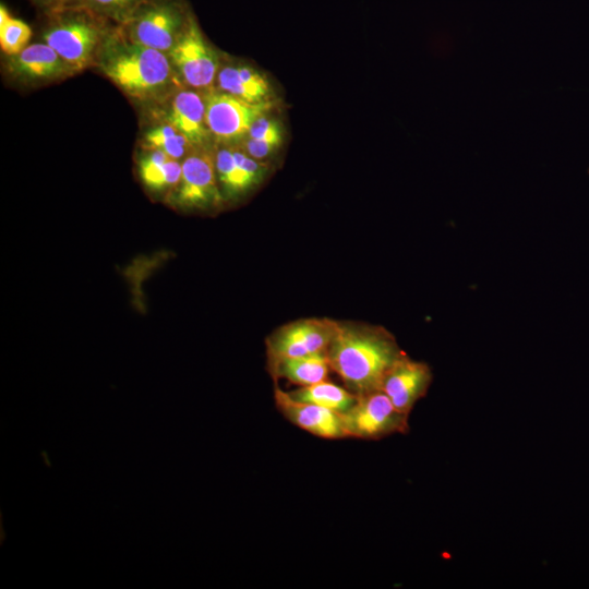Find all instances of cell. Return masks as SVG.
<instances>
[{
    "label": "cell",
    "mask_w": 589,
    "mask_h": 589,
    "mask_svg": "<svg viewBox=\"0 0 589 589\" xmlns=\"http://www.w3.org/2000/svg\"><path fill=\"white\" fill-rule=\"evenodd\" d=\"M326 353L330 370L356 395L381 389L388 371L406 354L385 327L339 321Z\"/></svg>",
    "instance_id": "6da1fadb"
},
{
    "label": "cell",
    "mask_w": 589,
    "mask_h": 589,
    "mask_svg": "<svg viewBox=\"0 0 589 589\" xmlns=\"http://www.w3.org/2000/svg\"><path fill=\"white\" fill-rule=\"evenodd\" d=\"M100 68L117 86L137 98L163 91L171 77L165 52L131 40L108 46Z\"/></svg>",
    "instance_id": "7a4b0ae2"
},
{
    "label": "cell",
    "mask_w": 589,
    "mask_h": 589,
    "mask_svg": "<svg viewBox=\"0 0 589 589\" xmlns=\"http://www.w3.org/2000/svg\"><path fill=\"white\" fill-rule=\"evenodd\" d=\"M341 417L349 437L377 440L409 432V416L400 412L381 389L357 395L353 406Z\"/></svg>",
    "instance_id": "3957f363"
},
{
    "label": "cell",
    "mask_w": 589,
    "mask_h": 589,
    "mask_svg": "<svg viewBox=\"0 0 589 589\" xmlns=\"http://www.w3.org/2000/svg\"><path fill=\"white\" fill-rule=\"evenodd\" d=\"M337 321L311 317L287 323L266 338L267 365L286 358L326 351Z\"/></svg>",
    "instance_id": "277c9868"
},
{
    "label": "cell",
    "mask_w": 589,
    "mask_h": 589,
    "mask_svg": "<svg viewBox=\"0 0 589 589\" xmlns=\"http://www.w3.org/2000/svg\"><path fill=\"white\" fill-rule=\"evenodd\" d=\"M169 55L173 65L189 86L196 89H207L213 86L219 71L218 57L193 19L188 20Z\"/></svg>",
    "instance_id": "5b68a950"
},
{
    "label": "cell",
    "mask_w": 589,
    "mask_h": 589,
    "mask_svg": "<svg viewBox=\"0 0 589 589\" xmlns=\"http://www.w3.org/2000/svg\"><path fill=\"white\" fill-rule=\"evenodd\" d=\"M206 123L219 142L245 139L253 123L272 109L271 101L251 104L227 93H213L206 98Z\"/></svg>",
    "instance_id": "8992f818"
},
{
    "label": "cell",
    "mask_w": 589,
    "mask_h": 589,
    "mask_svg": "<svg viewBox=\"0 0 589 589\" xmlns=\"http://www.w3.org/2000/svg\"><path fill=\"white\" fill-rule=\"evenodd\" d=\"M182 172L176 190V201L181 207L204 208L217 204L221 195L217 184L215 156L197 146L181 163Z\"/></svg>",
    "instance_id": "52a82bcc"
},
{
    "label": "cell",
    "mask_w": 589,
    "mask_h": 589,
    "mask_svg": "<svg viewBox=\"0 0 589 589\" xmlns=\"http://www.w3.org/2000/svg\"><path fill=\"white\" fill-rule=\"evenodd\" d=\"M179 5L156 3L140 13L130 26V40L163 52L170 51L187 22Z\"/></svg>",
    "instance_id": "ba28073f"
},
{
    "label": "cell",
    "mask_w": 589,
    "mask_h": 589,
    "mask_svg": "<svg viewBox=\"0 0 589 589\" xmlns=\"http://www.w3.org/2000/svg\"><path fill=\"white\" fill-rule=\"evenodd\" d=\"M44 39L74 71L92 59L100 31L92 21L76 16L59 22L46 32Z\"/></svg>",
    "instance_id": "9c48e42d"
},
{
    "label": "cell",
    "mask_w": 589,
    "mask_h": 589,
    "mask_svg": "<svg viewBox=\"0 0 589 589\" xmlns=\"http://www.w3.org/2000/svg\"><path fill=\"white\" fill-rule=\"evenodd\" d=\"M432 380L429 364L416 361L406 353L388 371L381 390L400 412L409 416L414 405L426 395Z\"/></svg>",
    "instance_id": "30bf717a"
},
{
    "label": "cell",
    "mask_w": 589,
    "mask_h": 589,
    "mask_svg": "<svg viewBox=\"0 0 589 589\" xmlns=\"http://www.w3.org/2000/svg\"><path fill=\"white\" fill-rule=\"evenodd\" d=\"M274 398L283 416L300 429L323 438L349 437L341 413L315 404L297 400L278 386H275Z\"/></svg>",
    "instance_id": "8fae6325"
},
{
    "label": "cell",
    "mask_w": 589,
    "mask_h": 589,
    "mask_svg": "<svg viewBox=\"0 0 589 589\" xmlns=\"http://www.w3.org/2000/svg\"><path fill=\"white\" fill-rule=\"evenodd\" d=\"M10 72L22 80H52L72 72V68L48 44L26 46L11 56Z\"/></svg>",
    "instance_id": "7c38bea8"
},
{
    "label": "cell",
    "mask_w": 589,
    "mask_h": 589,
    "mask_svg": "<svg viewBox=\"0 0 589 589\" xmlns=\"http://www.w3.org/2000/svg\"><path fill=\"white\" fill-rule=\"evenodd\" d=\"M169 121L194 146L203 145L211 134L206 123L205 98L193 91H181L175 96Z\"/></svg>",
    "instance_id": "4fadbf2b"
},
{
    "label": "cell",
    "mask_w": 589,
    "mask_h": 589,
    "mask_svg": "<svg viewBox=\"0 0 589 589\" xmlns=\"http://www.w3.org/2000/svg\"><path fill=\"white\" fill-rule=\"evenodd\" d=\"M217 84L221 92L251 104L268 103L271 86L256 70L244 67H225L218 71Z\"/></svg>",
    "instance_id": "5bb4252c"
},
{
    "label": "cell",
    "mask_w": 589,
    "mask_h": 589,
    "mask_svg": "<svg viewBox=\"0 0 589 589\" xmlns=\"http://www.w3.org/2000/svg\"><path fill=\"white\" fill-rule=\"evenodd\" d=\"M268 372L276 381L280 377L290 383L308 386L327 378L330 370L326 351L313 354L286 358L267 365Z\"/></svg>",
    "instance_id": "9a60e30c"
},
{
    "label": "cell",
    "mask_w": 589,
    "mask_h": 589,
    "mask_svg": "<svg viewBox=\"0 0 589 589\" xmlns=\"http://www.w3.org/2000/svg\"><path fill=\"white\" fill-rule=\"evenodd\" d=\"M182 172L179 160L158 149H151L139 163V173L152 191H176Z\"/></svg>",
    "instance_id": "2e32d148"
},
{
    "label": "cell",
    "mask_w": 589,
    "mask_h": 589,
    "mask_svg": "<svg viewBox=\"0 0 589 589\" xmlns=\"http://www.w3.org/2000/svg\"><path fill=\"white\" fill-rule=\"evenodd\" d=\"M288 393L297 400L315 404L339 413L348 411L357 400L356 394L326 380Z\"/></svg>",
    "instance_id": "e0dca14e"
},
{
    "label": "cell",
    "mask_w": 589,
    "mask_h": 589,
    "mask_svg": "<svg viewBox=\"0 0 589 589\" xmlns=\"http://www.w3.org/2000/svg\"><path fill=\"white\" fill-rule=\"evenodd\" d=\"M145 145L149 149L161 151L177 160L185 156V154L194 146L189 139L171 123L151 130L145 136Z\"/></svg>",
    "instance_id": "ac0fdd59"
},
{
    "label": "cell",
    "mask_w": 589,
    "mask_h": 589,
    "mask_svg": "<svg viewBox=\"0 0 589 589\" xmlns=\"http://www.w3.org/2000/svg\"><path fill=\"white\" fill-rule=\"evenodd\" d=\"M32 35L29 26L21 20L12 17L5 7L0 8V46L9 56L21 52Z\"/></svg>",
    "instance_id": "d6986e66"
},
{
    "label": "cell",
    "mask_w": 589,
    "mask_h": 589,
    "mask_svg": "<svg viewBox=\"0 0 589 589\" xmlns=\"http://www.w3.org/2000/svg\"><path fill=\"white\" fill-rule=\"evenodd\" d=\"M216 173L221 188L229 195L239 194L238 191V166L233 146L221 147L215 156Z\"/></svg>",
    "instance_id": "ffe728a7"
},
{
    "label": "cell",
    "mask_w": 589,
    "mask_h": 589,
    "mask_svg": "<svg viewBox=\"0 0 589 589\" xmlns=\"http://www.w3.org/2000/svg\"><path fill=\"white\" fill-rule=\"evenodd\" d=\"M247 137L283 141V125L278 120L264 115L253 123Z\"/></svg>",
    "instance_id": "44dd1931"
},
{
    "label": "cell",
    "mask_w": 589,
    "mask_h": 589,
    "mask_svg": "<svg viewBox=\"0 0 589 589\" xmlns=\"http://www.w3.org/2000/svg\"><path fill=\"white\" fill-rule=\"evenodd\" d=\"M281 144L283 141L280 140L245 137L241 147L252 158L264 161V159L272 155Z\"/></svg>",
    "instance_id": "7402d4cb"
},
{
    "label": "cell",
    "mask_w": 589,
    "mask_h": 589,
    "mask_svg": "<svg viewBox=\"0 0 589 589\" xmlns=\"http://www.w3.org/2000/svg\"><path fill=\"white\" fill-rule=\"evenodd\" d=\"M96 7L108 11H119L127 9L128 7L135 3L137 0H89Z\"/></svg>",
    "instance_id": "603a6c76"
}]
</instances>
